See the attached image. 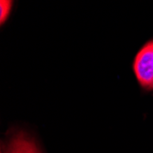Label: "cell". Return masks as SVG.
Here are the masks:
<instances>
[{
    "label": "cell",
    "instance_id": "6da1fadb",
    "mask_svg": "<svg viewBox=\"0 0 153 153\" xmlns=\"http://www.w3.org/2000/svg\"><path fill=\"white\" fill-rule=\"evenodd\" d=\"M133 68L140 85L146 90H153V39L137 53Z\"/></svg>",
    "mask_w": 153,
    "mask_h": 153
},
{
    "label": "cell",
    "instance_id": "7a4b0ae2",
    "mask_svg": "<svg viewBox=\"0 0 153 153\" xmlns=\"http://www.w3.org/2000/svg\"><path fill=\"white\" fill-rule=\"evenodd\" d=\"M4 153H42L33 138L23 130L13 132L5 147Z\"/></svg>",
    "mask_w": 153,
    "mask_h": 153
},
{
    "label": "cell",
    "instance_id": "3957f363",
    "mask_svg": "<svg viewBox=\"0 0 153 153\" xmlns=\"http://www.w3.org/2000/svg\"><path fill=\"white\" fill-rule=\"evenodd\" d=\"M12 6H13L12 1H8V0H7V1L1 0L0 1V23H1V25H3L4 22L7 19Z\"/></svg>",
    "mask_w": 153,
    "mask_h": 153
}]
</instances>
